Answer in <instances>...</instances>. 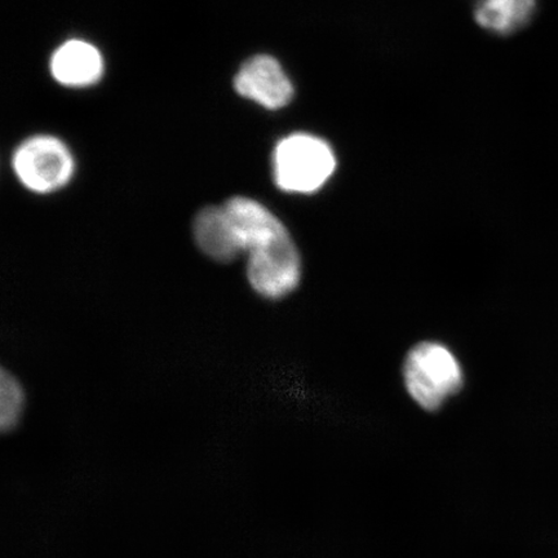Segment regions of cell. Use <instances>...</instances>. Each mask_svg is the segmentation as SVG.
Segmentation results:
<instances>
[{
    "mask_svg": "<svg viewBox=\"0 0 558 558\" xmlns=\"http://www.w3.org/2000/svg\"><path fill=\"white\" fill-rule=\"evenodd\" d=\"M474 20L487 32L498 35L518 33L533 21L538 0H474Z\"/></svg>",
    "mask_w": 558,
    "mask_h": 558,
    "instance_id": "obj_8",
    "label": "cell"
},
{
    "mask_svg": "<svg viewBox=\"0 0 558 558\" xmlns=\"http://www.w3.org/2000/svg\"><path fill=\"white\" fill-rule=\"evenodd\" d=\"M233 87L236 95L267 110L288 107L295 95L294 85L281 62L265 53L243 62L234 75Z\"/></svg>",
    "mask_w": 558,
    "mask_h": 558,
    "instance_id": "obj_5",
    "label": "cell"
},
{
    "mask_svg": "<svg viewBox=\"0 0 558 558\" xmlns=\"http://www.w3.org/2000/svg\"><path fill=\"white\" fill-rule=\"evenodd\" d=\"M193 239L208 259L229 264L243 254L239 235L225 205L206 206L195 215Z\"/></svg>",
    "mask_w": 558,
    "mask_h": 558,
    "instance_id": "obj_7",
    "label": "cell"
},
{
    "mask_svg": "<svg viewBox=\"0 0 558 558\" xmlns=\"http://www.w3.org/2000/svg\"><path fill=\"white\" fill-rule=\"evenodd\" d=\"M408 393L423 410L437 411L464 386L463 368L448 347L423 341L408 354L403 365Z\"/></svg>",
    "mask_w": 558,
    "mask_h": 558,
    "instance_id": "obj_3",
    "label": "cell"
},
{
    "mask_svg": "<svg viewBox=\"0 0 558 558\" xmlns=\"http://www.w3.org/2000/svg\"><path fill=\"white\" fill-rule=\"evenodd\" d=\"M225 207L233 221L243 254L248 255L247 279L257 295L279 300L298 289L302 257L281 219L262 202L243 195Z\"/></svg>",
    "mask_w": 558,
    "mask_h": 558,
    "instance_id": "obj_1",
    "label": "cell"
},
{
    "mask_svg": "<svg viewBox=\"0 0 558 558\" xmlns=\"http://www.w3.org/2000/svg\"><path fill=\"white\" fill-rule=\"evenodd\" d=\"M271 170L278 190L313 194L331 179L337 157L325 140L298 132L279 140L271 155Z\"/></svg>",
    "mask_w": 558,
    "mask_h": 558,
    "instance_id": "obj_2",
    "label": "cell"
},
{
    "mask_svg": "<svg viewBox=\"0 0 558 558\" xmlns=\"http://www.w3.org/2000/svg\"><path fill=\"white\" fill-rule=\"evenodd\" d=\"M12 170L26 191L48 195L64 190L75 174L76 163L68 144L54 135L38 134L13 150Z\"/></svg>",
    "mask_w": 558,
    "mask_h": 558,
    "instance_id": "obj_4",
    "label": "cell"
},
{
    "mask_svg": "<svg viewBox=\"0 0 558 558\" xmlns=\"http://www.w3.org/2000/svg\"><path fill=\"white\" fill-rule=\"evenodd\" d=\"M25 410V390L15 375L0 373V428L12 432L17 427Z\"/></svg>",
    "mask_w": 558,
    "mask_h": 558,
    "instance_id": "obj_9",
    "label": "cell"
},
{
    "mask_svg": "<svg viewBox=\"0 0 558 558\" xmlns=\"http://www.w3.org/2000/svg\"><path fill=\"white\" fill-rule=\"evenodd\" d=\"M48 65L60 86L85 89L99 85L107 64L99 47L86 39L70 38L56 48Z\"/></svg>",
    "mask_w": 558,
    "mask_h": 558,
    "instance_id": "obj_6",
    "label": "cell"
}]
</instances>
